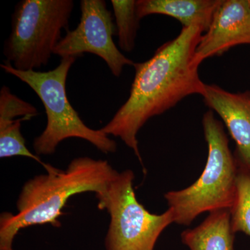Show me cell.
<instances>
[{"label": "cell", "mask_w": 250, "mask_h": 250, "mask_svg": "<svg viewBox=\"0 0 250 250\" xmlns=\"http://www.w3.org/2000/svg\"><path fill=\"white\" fill-rule=\"evenodd\" d=\"M111 2L114 11L118 44L122 50L131 52L135 47L141 20L136 12V1L112 0Z\"/></svg>", "instance_id": "14"}, {"label": "cell", "mask_w": 250, "mask_h": 250, "mask_svg": "<svg viewBox=\"0 0 250 250\" xmlns=\"http://www.w3.org/2000/svg\"><path fill=\"white\" fill-rule=\"evenodd\" d=\"M248 1H249V4H250V0H248Z\"/></svg>", "instance_id": "15"}, {"label": "cell", "mask_w": 250, "mask_h": 250, "mask_svg": "<svg viewBox=\"0 0 250 250\" xmlns=\"http://www.w3.org/2000/svg\"><path fill=\"white\" fill-rule=\"evenodd\" d=\"M222 0H138L140 19L152 14L165 15L178 20L183 27H197L202 32L209 29L213 15Z\"/></svg>", "instance_id": "10"}, {"label": "cell", "mask_w": 250, "mask_h": 250, "mask_svg": "<svg viewBox=\"0 0 250 250\" xmlns=\"http://www.w3.org/2000/svg\"></svg>", "instance_id": "16"}, {"label": "cell", "mask_w": 250, "mask_h": 250, "mask_svg": "<svg viewBox=\"0 0 250 250\" xmlns=\"http://www.w3.org/2000/svg\"><path fill=\"white\" fill-rule=\"evenodd\" d=\"M197 27H183L173 40L156 49L152 58L134 63L129 98L101 130L120 138L141 164L138 133L153 117L170 109L189 95H203L195 49L202 37Z\"/></svg>", "instance_id": "1"}, {"label": "cell", "mask_w": 250, "mask_h": 250, "mask_svg": "<svg viewBox=\"0 0 250 250\" xmlns=\"http://www.w3.org/2000/svg\"><path fill=\"white\" fill-rule=\"evenodd\" d=\"M202 126L208 156L202 174L188 187L164 195L174 223L179 225L190 226L205 212L230 209L234 201L238 166L223 123L209 110L204 114Z\"/></svg>", "instance_id": "3"}, {"label": "cell", "mask_w": 250, "mask_h": 250, "mask_svg": "<svg viewBox=\"0 0 250 250\" xmlns=\"http://www.w3.org/2000/svg\"><path fill=\"white\" fill-rule=\"evenodd\" d=\"M231 228L235 233L250 238V169L238 167L236 194L229 209Z\"/></svg>", "instance_id": "13"}, {"label": "cell", "mask_w": 250, "mask_h": 250, "mask_svg": "<svg viewBox=\"0 0 250 250\" xmlns=\"http://www.w3.org/2000/svg\"><path fill=\"white\" fill-rule=\"evenodd\" d=\"M204 102L222 118L235 143L238 167L250 169V91L230 93L215 84H205Z\"/></svg>", "instance_id": "9"}, {"label": "cell", "mask_w": 250, "mask_h": 250, "mask_svg": "<svg viewBox=\"0 0 250 250\" xmlns=\"http://www.w3.org/2000/svg\"><path fill=\"white\" fill-rule=\"evenodd\" d=\"M72 0H22L15 7L11 32L5 41L6 62L22 71L49 63L62 29L68 31Z\"/></svg>", "instance_id": "5"}, {"label": "cell", "mask_w": 250, "mask_h": 250, "mask_svg": "<svg viewBox=\"0 0 250 250\" xmlns=\"http://www.w3.org/2000/svg\"><path fill=\"white\" fill-rule=\"evenodd\" d=\"M80 23L56 46L53 54L61 58H78L84 53L98 56L103 59L115 77L121 76L126 65L135 62L125 57L113 40L116 33L111 11L104 0H82Z\"/></svg>", "instance_id": "7"}, {"label": "cell", "mask_w": 250, "mask_h": 250, "mask_svg": "<svg viewBox=\"0 0 250 250\" xmlns=\"http://www.w3.org/2000/svg\"><path fill=\"white\" fill-rule=\"evenodd\" d=\"M46 174L35 176L22 187L18 213L0 216V250H14L15 238L22 229L50 224L59 228V217L70 197L87 192L103 191L118 171L107 161L88 156L75 158L65 170L46 164Z\"/></svg>", "instance_id": "2"}, {"label": "cell", "mask_w": 250, "mask_h": 250, "mask_svg": "<svg viewBox=\"0 0 250 250\" xmlns=\"http://www.w3.org/2000/svg\"><path fill=\"white\" fill-rule=\"evenodd\" d=\"M31 119L28 117L0 118V158L24 156L37 161L44 167L46 164L41 160L39 156L32 154L28 149L25 139L21 133L22 122Z\"/></svg>", "instance_id": "12"}, {"label": "cell", "mask_w": 250, "mask_h": 250, "mask_svg": "<svg viewBox=\"0 0 250 250\" xmlns=\"http://www.w3.org/2000/svg\"><path fill=\"white\" fill-rule=\"evenodd\" d=\"M250 44V6L248 0H222L208 30L195 49L199 65L205 59L220 56L234 46Z\"/></svg>", "instance_id": "8"}, {"label": "cell", "mask_w": 250, "mask_h": 250, "mask_svg": "<svg viewBox=\"0 0 250 250\" xmlns=\"http://www.w3.org/2000/svg\"><path fill=\"white\" fill-rule=\"evenodd\" d=\"M77 59L62 58L58 66L47 72L18 70L6 61L0 65L6 73L29 85L45 106L47 125L33 143L36 155L54 154L60 143L70 138L85 140L104 154L116 152V143L101 129L87 126L67 98V77Z\"/></svg>", "instance_id": "4"}, {"label": "cell", "mask_w": 250, "mask_h": 250, "mask_svg": "<svg viewBox=\"0 0 250 250\" xmlns=\"http://www.w3.org/2000/svg\"><path fill=\"white\" fill-rule=\"evenodd\" d=\"M134 178L131 170L118 172L96 194L99 209L106 210L110 215L105 250H154L163 231L174 223L170 208L154 214L140 203L134 192Z\"/></svg>", "instance_id": "6"}, {"label": "cell", "mask_w": 250, "mask_h": 250, "mask_svg": "<svg viewBox=\"0 0 250 250\" xmlns=\"http://www.w3.org/2000/svg\"><path fill=\"white\" fill-rule=\"evenodd\" d=\"M235 234L229 209H223L209 213L196 228L184 230L181 239L190 250H233Z\"/></svg>", "instance_id": "11"}]
</instances>
